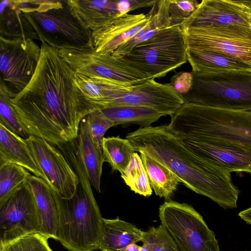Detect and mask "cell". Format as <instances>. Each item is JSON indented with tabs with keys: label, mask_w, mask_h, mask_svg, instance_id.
Listing matches in <instances>:
<instances>
[{
	"label": "cell",
	"mask_w": 251,
	"mask_h": 251,
	"mask_svg": "<svg viewBox=\"0 0 251 251\" xmlns=\"http://www.w3.org/2000/svg\"><path fill=\"white\" fill-rule=\"evenodd\" d=\"M40 46L32 78L10 101L28 136L57 146L76 139L81 120L100 109L83 96L75 82V72L59 50L46 43Z\"/></svg>",
	"instance_id": "1"
},
{
	"label": "cell",
	"mask_w": 251,
	"mask_h": 251,
	"mask_svg": "<svg viewBox=\"0 0 251 251\" xmlns=\"http://www.w3.org/2000/svg\"><path fill=\"white\" fill-rule=\"evenodd\" d=\"M135 152H142L164 165L187 188L226 209L237 207L239 190L230 172L186 148L168 125L140 127L126 136Z\"/></svg>",
	"instance_id": "2"
},
{
	"label": "cell",
	"mask_w": 251,
	"mask_h": 251,
	"mask_svg": "<svg viewBox=\"0 0 251 251\" xmlns=\"http://www.w3.org/2000/svg\"><path fill=\"white\" fill-rule=\"evenodd\" d=\"M58 148L74 169L78 184L74 196L61 198L54 191L57 211L56 240L69 251L99 249L103 219L79 155L75 140Z\"/></svg>",
	"instance_id": "3"
},
{
	"label": "cell",
	"mask_w": 251,
	"mask_h": 251,
	"mask_svg": "<svg viewBox=\"0 0 251 251\" xmlns=\"http://www.w3.org/2000/svg\"><path fill=\"white\" fill-rule=\"evenodd\" d=\"M171 117L169 127L180 138L251 151V110L223 109L185 102Z\"/></svg>",
	"instance_id": "4"
},
{
	"label": "cell",
	"mask_w": 251,
	"mask_h": 251,
	"mask_svg": "<svg viewBox=\"0 0 251 251\" xmlns=\"http://www.w3.org/2000/svg\"><path fill=\"white\" fill-rule=\"evenodd\" d=\"M193 84L185 102L234 110H251V70L191 72Z\"/></svg>",
	"instance_id": "5"
},
{
	"label": "cell",
	"mask_w": 251,
	"mask_h": 251,
	"mask_svg": "<svg viewBox=\"0 0 251 251\" xmlns=\"http://www.w3.org/2000/svg\"><path fill=\"white\" fill-rule=\"evenodd\" d=\"M41 43L58 50L93 47L92 32L73 14L66 0H39L35 11L24 13Z\"/></svg>",
	"instance_id": "6"
},
{
	"label": "cell",
	"mask_w": 251,
	"mask_h": 251,
	"mask_svg": "<svg viewBox=\"0 0 251 251\" xmlns=\"http://www.w3.org/2000/svg\"><path fill=\"white\" fill-rule=\"evenodd\" d=\"M187 47L179 25L162 30L120 57L150 79L165 76L186 63Z\"/></svg>",
	"instance_id": "7"
},
{
	"label": "cell",
	"mask_w": 251,
	"mask_h": 251,
	"mask_svg": "<svg viewBox=\"0 0 251 251\" xmlns=\"http://www.w3.org/2000/svg\"><path fill=\"white\" fill-rule=\"evenodd\" d=\"M94 79L99 85L103 96L100 104L101 109L114 107H141L153 109L164 116H171L185 103L182 97L170 83H159L153 78L130 86L118 85L102 79Z\"/></svg>",
	"instance_id": "8"
},
{
	"label": "cell",
	"mask_w": 251,
	"mask_h": 251,
	"mask_svg": "<svg viewBox=\"0 0 251 251\" xmlns=\"http://www.w3.org/2000/svg\"><path fill=\"white\" fill-rule=\"evenodd\" d=\"M159 217L179 251H221L214 232L191 205L165 201L159 208Z\"/></svg>",
	"instance_id": "9"
},
{
	"label": "cell",
	"mask_w": 251,
	"mask_h": 251,
	"mask_svg": "<svg viewBox=\"0 0 251 251\" xmlns=\"http://www.w3.org/2000/svg\"><path fill=\"white\" fill-rule=\"evenodd\" d=\"M59 53L75 73L91 78L105 79L123 86L140 84L150 79L121 58L99 53L94 47L61 49Z\"/></svg>",
	"instance_id": "10"
},
{
	"label": "cell",
	"mask_w": 251,
	"mask_h": 251,
	"mask_svg": "<svg viewBox=\"0 0 251 251\" xmlns=\"http://www.w3.org/2000/svg\"><path fill=\"white\" fill-rule=\"evenodd\" d=\"M181 28L187 49L225 54L251 65L249 26H190Z\"/></svg>",
	"instance_id": "11"
},
{
	"label": "cell",
	"mask_w": 251,
	"mask_h": 251,
	"mask_svg": "<svg viewBox=\"0 0 251 251\" xmlns=\"http://www.w3.org/2000/svg\"><path fill=\"white\" fill-rule=\"evenodd\" d=\"M0 84L14 97L32 78L39 61L41 46L26 38L0 36Z\"/></svg>",
	"instance_id": "12"
},
{
	"label": "cell",
	"mask_w": 251,
	"mask_h": 251,
	"mask_svg": "<svg viewBox=\"0 0 251 251\" xmlns=\"http://www.w3.org/2000/svg\"><path fill=\"white\" fill-rule=\"evenodd\" d=\"M41 226L35 201L26 181L0 207V246L40 232Z\"/></svg>",
	"instance_id": "13"
},
{
	"label": "cell",
	"mask_w": 251,
	"mask_h": 251,
	"mask_svg": "<svg viewBox=\"0 0 251 251\" xmlns=\"http://www.w3.org/2000/svg\"><path fill=\"white\" fill-rule=\"evenodd\" d=\"M26 140L45 181L61 198L71 199L76 191L78 179L63 153L40 138L29 136Z\"/></svg>",
	"instance_id": "14"
},
{
	"label": "cell",
	"mask_w": 251,
	"mask_h": 251,
	"mask_svg": "<svg viewBox=\"0 0 251 251\" xmlns=\"http://www.w3.org/2000/svg\"><path fill=\"white\" fill-rule=\"evenodd\" d=\"M157 2L147 14H127L118 17L108 25L92 31L95 50L102 54H111L130 40L150 24L156 10Z\"/></svg>",
	"instance_id": "15"
},
{
	"label": "cell",
	"mask_w": 251,
	"mask_h": 251,
	"mask_svg": "<svg viewBox=\"0 0 251 251\" xmlns=\"http://www.w3.org/2000/svg\"><path fill=\"white\" fill-rule=\"evenodd\" d=\"M249 20L240 0H202L196 10L180 26H249Z\"/></svg>",
	"instance_id": "16"
},
{
	"label": "cell",
	"mask_w": 251,
	"mask_h": 251,
	"mask_svg": "<svg viewBox=\"0 0 251 251\" xmlns=\"http://www.w3.org/2000/svg\"><path fill=\"white\" fill-rule=\"evenodd\" d=\"M180 138L186 148L217 166L230 173L251 174L250 151L196 139Z\"/></svg>",
	"instance_id": "17"
},
{
	"label": "cell",
	"mask_w": 251,
	"mask_h": 251,
	"mask_svg": "<svg viewBox=\"0 0 251 251\" xmlns=\"http://www.w3.org/2000/svg\"><path fill=\"white\" fill-rule=\"evenodd\" d=\"M74 16L92 32L102 28L121 16L117 0H67Z\"/></svg>",
	"instance_id": "18"
},
{
	"label": "cell",
	"mask_w": 251,
	"mask_h": 251,
	"mask_svg": "<svg viewBox=\"0 0 251 251\" xmlns=\"http://www.w3.org/2000/svg\"><path fill=\"white\" fill-rule=\"evenodd\" d=\"M21 166L33 175L45 177L36 163L26 140L14 133L0 123V163Z\"/></svg>",
	"instance_id": "19"
},
{
	"label": "cell",
	"mask_w": 251,
	"mask_h": 251,
	"mask_svg": "<svg viewBox=\"0 0 251 251\" xmlns=\"http://www.w3.org/2000/svg\"><path fill=\"white\" fill-rule=\"evenodd\" d=\"M41 220L40 233L56 240L57 211L54 190L43 178L33 175L27 180Z\"/></svg>",
	"instance_id": "20"
},
{
	"label": "cell",
	"mask_w": 251,
	"mask_h": 251,
	"mask_svg": "<svg viewBox=\"0 0 251 251\" xmlns=\"http://www.w3.org/2000/svg\"><path fill=\"white\" fill-rule=\"evenodd\" d=\"M85 117L80 123L75 141L91 185L100 193L104 158L94 140Z\"/></svg>",
	"instance_id": "21"
},
{
	"label": "cell",
	"mask_w": 251,
	"mask_h": 251,
	"mask_svg": "<svg viewBox=\"0 0 251 251\" xmlns=\"http://www.w3.org/2000/svg\"><path fill=\"white\" fill-rule=\"evenodd\" d=\"M144 231L120 219H103L102 237L99 250L117 251L128 245L142 241Z\"/></svg>",
	"instance_id": "22"
},
{
	"label": "cell",
	"mask_w": 251,
	"mask_h": 251,
	"mask_svg": "<svg viewBox=\"0 0 251 251\" xmlns=\"http://www.w3.org/2000/svg\"><path fill=\"white\" fill-rule=\"evenodd\" d=\"M188 62L192 72L208 73L251 70V65L237 58L219 52L187 49Z\"/></svg>",
	"instance_id": "23"
},
{
	"label": "cell",
	"mask_w": 251,
	"mask_h": 251,
	"mask_svg": "<svg viewBox=\"0 0 251 251\" xmlns=\"http://www.w3.org/2000/svg\"><path fill=\"white\" fill-rule=\"evenodd\" d=\"M0 14V36L39 40L23 12L14 5L12 0H1Z\"/></svg>",
	"instance_id": "24"
},
{
	"label": "cell",
	"mask_w": 251,
	"mask_h": 251,
	"mask_svg": "<svg viewBox=\"0 0 251 251\" xmlns=\"http://www.w3.org/2000/svg\"><path fill=\"white\" fill-rule=\"evenodd\" d=\"M169 3L170 0H157L156 10L150 24L130 40L118 48L111 55L116 57L124 56L137 45L172 26L169 12Z\"/></svg>",
	"instance_id": "25"
},
{
	"label": "cell",
	"mask_w": 251,
	"mask_h": 251,
	"mask_svg": "<svg viewBox=\"0 0 251 251\" xmlns=\"http://www.w3.org/2000/svg\"><path fill=\"white\" fill-rule=\"evenodd\" d=\"M151 188L160 198L169 199L180 179L164 165L146 154L140 152Z\"/></svg>",
	"instance_id": "26"
},
{
	"label": "cell",
	"mask_w": 251,
	"mask_h": 251,
	"mask_svg": "<svg viewBox=\"0 0 251 251\" xmlns=\"http://www.w3.org/2000/svg\"><path fill=\"white\" fill-rule=\"evenodd\" d=\"M101 110L115 126L137 124L141 127H148L164 116L153 109L141 107H114Z\"/></svg>",
	"instance_id": "27"
},
{
	"label": "cell",
	"mask_w": 251,
	"mask_h": 251,
	"mask_svg": "<svg viewBox=\"0 0 251 251\" xmlns=\"http://www.w3.org/2000/svg\"><path fill=\"white\" fill-rule=\"evenodd\" d=\"M102 152L104 162L109 164L113 171L122 174L126 169L135 151L127 139L118 136L103 138Z\"/></svg>",
	"instance_id": "28"
},
{
	"label": "cell",
	"mask_w": 251,
	"mask_h": 251,
	"mask_svg": "<svg viewBox=\"0 0 251 251\" xmlns=\"http://www.w3.org/2000/svg\"><path fill=\"white\" fill-rule=\"evenodd\" d=\"M31 175L27 170L19 165L0 163V207Z\"/></svg>",
	"instance_id": "29"
},
{
	"label": "cell",
	"mask_w": 251,
	"mask_h": 251,
	"mask_svg": "<svg viewBox=\"0 0 251 251\" xmlns=\"http://www.w3.org/2000/svg\"><path fill=\"white\" fill-rule=\"evenodd\" d=\"M121 174L126 184L135 193L145 197L152 194V190L146 171L137 152L133 153L126 169Z\"/></svg>",
	"instance_id": "30"
},
{
	"label": "cell",
	"mask_w": 251,
	"mask_h": 251,
	"mask_svg": "<svg viewBox=\"0 0 251 251\" xmlns=\"http://www.w3.org/2000/svg\"><path fill=\"white\" fill-rule=\"evenodd\" d=\"M13 97L2 85H0V123L12 132L26 139L28 136L18 119L11 103V99Z\"/></svg>",
	"instance_id": "31"
},
{
	"label": "cell",
	"mask_w": 251,
	"mask_h": 251,
	"mask_svg": "<svg viewBox=\"0 0 251 251\" xmlns=\"http://www.w3.org/2000/svg\"><path fill=\"white\" fill-rule=\"evenodd\" d=\"M49 237L40 232L32 233L0 246V251H53Z\"/></svg>",
	"instance_id": "32"
},
{
	"label": "cell",
	"mask_w": 251,
	"mask_h": 251,
	"mask_svg": "<svg viewBox=\"0 0 251 251\" xmlns=\"http://www.w3.org/2000/svg\"><path fill=\"white\" fill-rule=\"evenodd\" d=\"M142 242L146 243L150 251H179L174 240L162 225L151 226L144 231Z\"/></svg>",
	"instance_id": "33"
},
{
	"label": "cell",
	"mask_w": 251,
	"mask_h": 251,
	"mask_svg": "<svg viewBox=\"0 0 251 251\" xmlns=\"http://www.w3.org/2000/svg\"><path fill=\"white\" fill-rule=\"evenodd\" d=\"M85 120L98 148L102 151V143L107 130L115 126L114 123L102 111L99 109L88 114Z\"/></svg>",
	"instance_id": "34"
},
{
	"label": "cell",
	"mask_w": 251,
	"mask_h": 251,
	"mask_svg": "<svg viewBox=\"0 0 251 251\" xmlns=\"http://www.w3.org/2000/svg\"><path fill=\"white\" fill-rule=\"evenodd\" d=\"M199 3L196 0H170L169 12L172 25H180L196 10Z\"/></svg>",
	"instance_id": "35"
},
{
	"label": "cell",
	"mask_w": 251,
	"mask_h": 251,
	"mask_svg": "<svg viewBox=\"0 0 251 251\" xmlns=\"http://www.w3.org/2000/svg\"><path fill=\"white\" fill-rule=\"evenodd\" d=\"M75 80L77 86L86 99L100 108V104L103 99V96L100 86L95 80L76 73Z\"/></svg>",
	"instance_id": "36"
},
{
	"label": "cell",
	"mask_w": 251,
	"mask_h": 251,
	"mask_svg": "<svg viewBox=\"0 0 251 251\" xmlns=\"http://www.w3.org/2000/svg\"><path fill=\"white\" fill-rule=\"evenodd\" d=\"M193 80L191 72L176 73L170 79V84L181 96L186 94L191 89Z\"/></svg>",
	"instance_id": "37"
},
{
	"label": "cell",
	"mask_w": 251,
	"mask_h": 251,
	"mask_svg": "<svg viewBox=\"0 0 251 251\" xmlns=\"http://www.w3.org/2000/svg\"><path fill=\"white\" fill-rule=\"evenodd\" d=\"M238 215L246 223L251 225V207L240 211Z\"/></svg>",
	"instance_id": "38"
},
{
	"label": "cell",
	"mask_w": 251,
	"mask_h": 251,
	"mask_svg": "<svg viewBox=\"0 0 251 251\" xmlns=\"http://www.w3.org/2000/svg\"><path fill=\"white\" fill-rule=\"evenodd\" d=\"M141 247V246L137 245L136 243H134L130 244L117 251H139Z\"/></svg>",
	"instance_id": "39"
},
{
	"label": "cell",
	"mask_w": 251,
	"mask_h": 251,
	"mask_svg": "<svg viewBox=\"0 0 251 251\" xmlns=\"http://www.w3.org/2000/svg\"><path fill=\"white\" fill-rule=\"evenodd\" d=\"M139 251H150L148 245L146 243L143 242Z\"/></svg>",
	"instance_id": "40"
},
{
	"label": "cell",
	"mask_w": 251,
	"mask_h": 251,
	"mask_svg": "<svg viewBox=\"0 0 251 251\" xmlns=\"http://www.w3.org/2000/svg\"><path fill=\"white\" fill-rule=\"evenodd\" d=\"M245 12L249 16L251 17V3L246 6Z\"/></svg>",
	"instance_id": "41"
},
{
	"label": "cell",
	"mask_w": 251,
	"mask_h": 251,
	"mask_svg": "<svg viewBox=\"0 0 251 251\" xmlns=\"http://www.w3.org/2000/svg\"><path fill=\"white\" fill-rule=\"evenodd\" d=\"M249 24L250 27L251 29V17L250 16H249Z\"/></svg>",
	"instance_id": "42"
},
{
	"label": "cell",
	"mask_w": 251,
	"mask_h": 251,
	"mask_svg": "<svg viewBox=\"0 0 251 251\" xmlns=\"http://www.w3.org/2000/svg\"></svg>",
	"instance_id": "43"
},
{
	"label": "cell",
	"mask_w": 251,
	"mask_h": 251,
	"mask_svg": "<svg viewBox=\"0 0 251 251\" xmlns=\"http://www.w3.org/2000/svg\"></svg>",
	"instance_id": "44"
}]
</instances>
